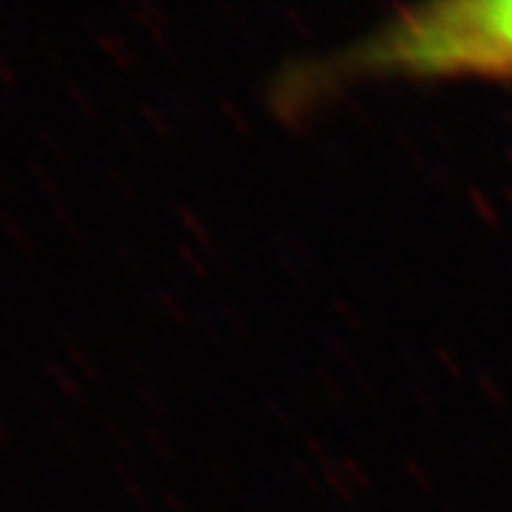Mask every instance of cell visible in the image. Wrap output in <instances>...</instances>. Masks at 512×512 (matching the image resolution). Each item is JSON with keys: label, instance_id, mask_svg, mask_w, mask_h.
<instances>
[{"label": "cell", "instance_id": "6da1fadb", "mask_svg": "<svg viewBox=\"0 0 512 512\" xmlns=\"http://www.w3.org/2000/svg\"><path fill=\"white\" fill-rule=\"evenodd\" d=\"M319 74L328 80L467 77L512 83V0H439L399 9Z\"/></svg>", "mask_w": 512, "mask_h": 512}]
</instances>
